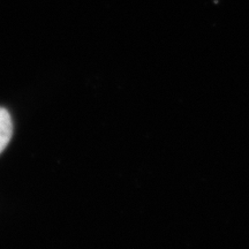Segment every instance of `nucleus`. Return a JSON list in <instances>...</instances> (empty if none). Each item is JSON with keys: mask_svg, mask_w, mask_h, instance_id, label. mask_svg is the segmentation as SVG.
I'll return each instance as SVG.
<instances>
[{"mask_svg": "<svg viewBox=\"0 0 249 249\" xmlns=\"http://www.w3.org/2000/svg\"><path fill=\"white\" fill-rule=\"evenodd\" d=\"M13 135V124L8 111L0 107V154L5 150Z\"/></svg>", "mask_w": 249, "mask_h": 249, "instance_id": "f257e3e1", "label": "nucleus"}]
</instances>
